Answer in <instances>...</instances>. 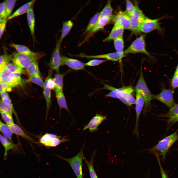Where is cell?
I'll return each mask as SVG.
<instances>
[{
    "label": "cell",
    "instance_id": "cell-1",
    "mask_svg": "<svg viewBox=\"0 0 178 178\" xmlns=\"http://www.w3.org/2000/svg\"><path fill=\"white\" fill-rule=\"evenodd\" d=\"M44 55V54L42 52H34L30 55L18 52L14 55L12 61L14 64L19 68H26L33 62L38 61Z\"/></svg>",
    "mask_w": 178,
    "mask_h": 178
},
{
    "label": "cell",
    "instance_id": "cell-2",
    "mask_svg": "<svg viewBox=\"0 0 178 178\" xmlns=\"http://www.w3.org/2000/svg\"><path fill=\"white\" fill-rule=\"evenodd\" d=\"M177 131L160 141L155 146L149 149L151 152H158L162 156L163 159L165 158L167 153L171 146L178 140Z\"/></svg>",
    "mask_w": 178,
    "mask_h": 178
},
{
    "label": "cell",
    "instance_id": "cell-3",
    "mask_svg": "<svg viewBox=\"0 0 178 178\" xmlns=\"http://www.w3.org/2000/svg\"><path fill=\"white\" fill-rule=\"evenodd\" d=\"M136 92L141 94L145 101V110L150 107L153 95L152 94L145 81L143 73L142 65H141L139 77L135 88Z\"/></svg>",
    "mask_w": 178,
    "mask_h": 178
},
{
    "label": "cell",
    "instance_id": "cell-4",
    "mask_svg": "<svg viewBox=\"0 0 178 178\" xmlns=\"http://www.w3.org/2000/svg\"><path fill=\"white\" fill-rule=\"evenodd\" d=\"M85 145L84 144L77 154L74 157L67 158L59 156H58L59 158L66 161L69 164L77 178H83L82 166Z\"/></svg>",
    "mask_w": 178,
    "mask_h": 178
},
{
    "label": "cell",
    "instance_id": "cell-5",
    "mask_svg": "<svg viewBox=\"0 0 178 178\" xmlns=\"http://www.w3.org/2000/svg\"><path fill=\"white\" fill-rule=\"evenodd\" d=\"M125 55L130 53H142L149 56V53L146 50L144 36L142 35L134 40L125 50L124 51Z\"/></svg>",
    "mask_w": 178,
    "mask_h": 178
},
{
    "label": "cell",
    "instance_id": "cell-6",
    "mask_svg": "<svg viewBox=\"0 0 178 178\" xmlns=\"http://www.w3.org/2000/svg\"><path fill=\"white\" fill-rule=\"evenodd\" d=\"M137 4H135V9L130 16V30L134 32H138L142 24L146 18V17L140 9Z\"/></svg>",
    "mask_w": 178,
    "mask_h": 178
},
{
    "label": "cell",
    "instance_id": "cell-7",
    "mask_svg": "<svg viewBox=\"0 0 178 178\" xmlns=\"http://www.w3.org/2000/svg\"><path fill=\"white\" fill-rule=\"evenodd\" d=\"M174 92L171 89L163 88L160 93L153 95L152 99L159 101L171 108L176 104L174 98Z\"/></svg>",
    "mask_w": 178,
    "mask_h": 178
},
{
    "label": "cell",
    "instance_id": "cell-8",
    "mask_svg": "<svg viewBox=\"0 0 178 178\" xmlns=\"http://www.w3.org/2000/svg\"><path fill=\"white\" fill-rule=\"evenodd\" d=\"M69 141L68 139L61 137L56 134L46 133L41 138L40 142L42 145L47 147H56L60 143Z\"/></svg>",
    "mask_w": 178,
    "mask_h": 178
},
{
    "label": "cell",
    "instance_id": "cell-9",
    "mask_svg": "<svg viewBox=\"0 0 178 178\" xmlns=\"http://www.w3.org/2000/svg\"><path fill=\"white\" fill-rule=\"evenodd\" d=\"M170 17H165L160 18L152 19L147 17L139 29L138 32H141L145 33H149L155 30L162 31V29L159 22L160 20L165 18Z\"/></svg>",
    "mask_w": 178,
    "mask_h": 178
},
{
    "label": "cell",
    "instance_id": "cell-10",
    "mask_svg": "<svg viewBox=\"0 0 178 178\" xmlns=\"http://www.w3.org/2000/svg\"><path fill=\"white\" fill-rule=\"evenodd\" d=\"M125 55L124 51L122 52H112L97 55H89L84 53H80L75 56L87 58H102L113 61L120 60L124 57Z\"/></svg>",
    "mask_w": 178,
    "mask_h": 178
},
{
    "label": "cell",
    "instance_id": "cell-11",
    "mask_svg": "<svg viewBox=\"0 0 178 178\" xmlns=\"http://www.w3.org/2000/svg\"><path fill=\"white\" fill-rule=\"evenodd\" d=\"M104 86L100 89H107L111 91L105 95V97L118 98L123 103L127 105L126 95V94L128 93L125 92L124 87L119 88H117L107 84H104Z\"/></svg>",
    "mask_w": 178,
    "mask_h": 178
},
{
    "label": "cell",
    "instance_id": "cell-12",
    "mask_svg": "<svg viewBox=\"0 0 178 178\" xmlns=\"http://www.w3.org/2000/svg\"><path fill=\"white\" fill-rule=\"evenodd\" d=\"M135 102V110L136 113V121L133 134L139 136L138 124L139 118L143 106L145 101L141 94L139 92H136Z\"/></svg>",
    "mask_w": 178,
    "mask_h": 178
},
{
    "label": "cell",
    "instance_id": "cell-13",
    "mask_svg": "<svg viewBox=\"0 0 178 178\" xmlns=\"http://www.w3.org/2000/svg\"><path fill=\"white\" fill-rule=\"evenodd\" d=\"M61 45L57 41L49 63V65L51 69L55 70L58 72H59V67L61 66V56L60 51Z\"/></svg>",
    "mask_w": 178,
    "mask_h": 178
},
{
    "label": "cell",
    "instance_id": "cell-14",
    "mask_svg": "<svg viewBox=\"0 0 178 178\" xmlns=\"http://www.w3.org/2000/svg\"><path fill=\"white\" fill-rule=\"evenodd\" d=\"M106 117L105 115L97 113L89 123L84 126L83 130L85 131L89 129L91 133L96 131L98 130L99 126L106 119Z\"/></svg>",
    "mask_w": 178,
    "mask_h": 178
},
{
    "label": "cell",
    "instance_id": "cell-15",
    "mask_svg": "<svg viewBox=\"0 0 178 178\" xmlns=\"http://www.w3.org/2000/svg\"><path fill=\"white\" fill-rule=\"evenodd\" d=\"M114 23H117L124 29H130L131 23L129 15L125 11L118 12L112 19Z\"/></svg>",
    "mask_w": 178,
    "mask_h": 178
},
{
    "label": "cell",
    "instance_id": "cell-16",
    "mask_svg": "<svg viewBox=\"0 0 178 178\" xmlns=\"http://www.w3.org/2000/svg\"><path fill=\"white\" fill-rule=\"evenodd\" d=\"M66 65L71 69L75 70L84 69L85 63L76 59L61 56V66Z\"/></svg>",
    "mask_w": 178,
    "mask_h": 178
},
{
    "label": "cell",
    "instance_id": "cell-17",
    "mask_svg": "<svg viewBox=\"0 0 178 178\" xmlns=\"http://www.w3.org/2000/svg\"><path fill=\"white\" fill-rule=\"evenodd\" d=\"M21 74L10 72L6 78L5 83H7L11 88L23 85L24 81L21 78Z\"/></svg>",
    "mask_w": 178,
    "mask_h": 178
},
{
    "label": "cell",
    "instance_id": "cell-18",
    "mask_svg": "<svg viewBox=\"0 0 178 178\" xmlns=\"http://www.w3.org/2000/svg\"><path fill=\"white\" fill-rule=\"evenodd\" d=\"M0 141L4 149V159L5 160H6L8 151L10 150L14 152L16 151L18 147L16 144L1 134H0Z\"/></svg>",
    "mask_w": 178,
    "mask_h": 178
},
{
    "label": "cell",
    "instance_id": "cell-19",
    "mask_svg": "<svg viewBox=\"0 0 178 178\" xmlns=\"http://www.w3.org/2000/svg\"><path fill=\"white\" fill-rule=\"evenodd\" d=\"M35 0H32L23 5L17 9L8 18L9 20L26 13L33 6Z\"/></svg>",
    "mask_w": 178,
    "mask_h": 178
},
{
    "label": "cell",
    "instance_id": "cell-20",
    "mask_svg": "<svg viewBox=\"0 0 178 178\" xmlns=\"http://www.w3.org/2000/svg\"><path fill=\"white\" fill-rule=\"evenodd\" d=\"M124 28L119 24L114 23V25L108 36L103 41L107 42L117 38L123 35Z\"/></svg>",
    "mask_w": 178,
    "mask_h": 178
},
{
    "label": "cell",
    "instance_id": "cell-21",
    "mask_svg": "<svg viewBox=\"0 0 178 178\" xmlns=\"http://www.w3.org/2000/svg\"><path fill=\"white\" fill-rule=\"evenodd\" d=\"M7 125L10 129L12 134L19 136L31 142H35L32 138L26 134L20 127L14 123Z\"/></svg>",
    "mask_w": 178,
    "mask_h": 178
},
{
    "label": "cell",
    "instance_id": "cell-22",
    "mask_svg": "<svg viewBox=\"0 0 178 178\" xmlns=\"http://www.w3.org/2000/svg\"><path fill=\"white\" fill-rule=\"evenodd\" d=\"M111 17L99 18L96 24L93 28L89 32V34L86 38L89 37L92 34L99 30L103 28L113 18Z\"/></svg>",
    "mask_w": 178,
    "mask_h": 178
},
{
    "label": "cell",
    "instance_id": "cell-23",
    "mask_svg": "<svg viewBox=\"0 0 178 178\" xmlns=\"http://www.w3.org/2000/svg\"><path fill=\"white\" fill-rule=\"evenodd\" d=\"M33 6L26 13L28 25L31 35L33 38L34 37L35 19Z\"/></svg>",
    "mask_w": 178,
    "mask_h": 178
},
{
    "label": "cell",
    "instance_id": "cell-24",
    "mask_svg": "<svg viewBox=\"0 0 178 178\" xmlns=\"http://www.w3.org/2000/svg\"><path fill=\"white\" fill-rule=\"evenodd\" d=\"M73 25V22L70 20L63 22L61 35L59 39L57 41L60 45L63 40L70 31Z\"/></svg>",
    "mask_w": 178,
    "mask_h": 178
},
{
    "label": "cell",
    "instance_id": "cell-25",
    "mask_svg": "<svg viewBox=\"0 0 178 178\" xmlns=\"http://www.w3.org/2000/svg\"><path fill=\"white\" fill-rule=\"evenodd\" d=\"M55 91L57 102L60 108V111H61L62 109L63 108L66 110L70 114L63 90Z\"/></svg>",
    "mask_w": 178,
    "mask_h": 178
},
{
    "label": "cell",
    "instance_id": "cell-26",
    "mask_svg": "<svg viewBox=\"0 0 178 178\" xmlns=\"http://www.w3.org/2000/svg\"><path fill=\"white\" fill-rule=\"evenodd\" d=\"M96 152L95 151L93 153L91 159L89 161H88L86 159L84 156L83 158L89 169L90 178H98L93 166L94 158L96 155Z\"/></svg>",
    "mask_w": 178,
    "mask_h": 178
},
{
    "label": "cell",
    "instance_id": "cell-27",
    "mask_svg": "<svg viewBox=\"0 0 178 178\" xmlns=\"http://www.w3.org/2000/svg\"><path fill=\"white\" fill-rule=\"evenodd\" d=\"M63 74H61L58 72L56 73L53 78L55 84V91H58L63 90Z\"/></svg>",
    "mask_w": 178,
    "mask_h": 178
},
{
    "label": "cell",
    "instance_id": "cell-28",
    "mask_svg": "<svg viewBox=\"0 0 178 178\" xmlns=\"http://www.w3.org/2000/svg\"><path fill=\"white\" fill-rule=\"evenodd\" d=\"M0 130L4 136L12 142L13 134L9 126L0 120Z\"/></svg>",
    "mask_w": 178,
    "mask_h": 178
},
{
    "label": "cell",
    "instance_id": "cell-29",
    "mask_svg": "<svg viewBox=\"0 0 178 178\" xmlns=\"http://www.w3.org/2000/svg\"><path fill=\"white\" fill-rule=\"evenodd\" d=\"M26 71L29 76L40 75V72L38 61H35L26 68Z\"/></svg>",
    "mask_w": 178,
    "mask_h": 178
},
{
    "label": "cell",
    "instance_id": "cell-30",
    "mask_svg": "<svg viewBox=\"0 0 178 178\" xmlns=\"http://www.w3.org/2000/svg\"><path fill=\"white\" fill-rule=\"evenodd\" d=\"M13 55L7 53L0 56V73L4 69L12 59Z\"/></svg>",
    "mask_w": 178,
    "mask_h": 178
},
{
    "label": "cell",
    "instance_id": "cell-31",
    "mask_svg": "<svg viewBox=\"0 0 178 178\" xmlns=\"http://www.w3.org/2000/svg\"><path fill=\"white\" fill-rule=\"evenodd\" d=\"M9 46L15 48L18 53H20L30 55L34 52L26 46L22 45L12 43L10 44Z\"/></svg>",
    "mask_w": 178,
    "mask_h": 178
},
{
    "label": "cell",
    "instance_id": "cell-32",
    "mask_svg": "<svg viewBox=\"0 0 178 178\" xmlns=\"http://www.w3.org/2000/svg\"><path fill=\"white\" fill-rule=\"evenodd\" d=\"M113 9L110 0H108L103 9L100 12L99 18L111 17H113L112 12Z\"/></svg>",
    "mask_w": 178,
    "mask_h": 178
},
{
    "label": "cell",
    "instance_id": "cell-33",
    "mask_svg": "<svg viewBox=\"0 0 178 178\" xmlns=\"http://www.w3.org/2000/svg\"><path fill=\"white\" fill-rule=\"evenodd\" d=\"M113 43L116 52H123L124 48L123 35L114 40Z\"/></svg>",
    "mask_w": 178,
    "mask_h": 178
},
{
    "label": "cell",
    "instance_id": "cell-34",
    "mask_svg": "<svg viewBox=\"0 0 178 178\" xmlns=\"http://www.w3.org/2000/svg\"><path fill=\"white\" fill-rule=\"evenodd\" d=\"M178 115V104H175L170 108L168 112L165 114L160 115L161 117L172 118Z\"/></svg>",
    "mask_w": 178,
    "mask_h": 178
},
{
    "label": "cell",
    "instance_id": "cell-35",
    "mask_svg": "<svg viewBox=\"0 0 178 178\" xmlns=\"http://www.w3.org/2000/svg\"><path fill=\"white\" fill-rule=\"evenodd\" d=\"M26 81L33 83L43 89L44 82L39 75L29 76Z\"/></svg>",
    "mask_w": 178,
    "mask_h": 178
},
{
    "label": "cell",
    "instance_id": "cell-36",
    "mask_svg": "<svg viewBox=\"0 0 178 178\" xmlns=\"http://www.w3.org/2000/svg\"><path fill=\"white\" fill-rule=\"evenodd\" d=\"M100 15V13H96L92 18L85 29V33L89 31L95 26L98 20Z\"/></svg>",
    "mask_w": 178,
    "mask_h": 178
},
{
    "label": "cell",
    "instance_id": "cell-37",
    "mask_svg": "<svg viewBox=\"0 0 178 178\" xmlns=\"http://www.w3.org/2000/svg\"><path fill=\"white\" fill-rule=\"evenodd\" d=\"M5 68L8 69L12 72L19 73L23 74H25L26 73V71L24 69L19 68L12 63L8 64Z\"/></svg>",
    "mask_w": 178,
    "mask_h": 178
},
{
    "label": "cell",
    "instance_id": "cell-38",
    "mask_svg": "<svg viewBox=\"0 0 178 178\" xmlns=\"http://www.w3.org/2000/svg\"><path fill=\"white\" fill-rule=\"evenodd\" d=\"M16 1V0H7L5 1L6 15L7 18L11 15Z\"/></svg>",
    "mask_w": 178,
    "mask_h": 178
},
{
    "label": "cell",
    "instance_id": "cell-39",
    "mask_svg": "<svg viewBox=\"0 0 178 178\" xmlns=\"http://www.w3.org/2000/svg\"><path fill=\"white\" fill-rule=\"evenodd\" d=\"M0 113L3 120L7 125L14 123L12 114L7 113L0 111Z\"/></svg>",
    "mask_w": 178,
    "mask_h": 178
},
{
    "label": "cell",
    "instance_id": "cell-40",
    "mask_svg": "<svg viewBox=\"0 0 178 178\" xmlns=\"http://www.w3.org/2000/svg\"><path fill=\"white\" fill-rule=\"evenodd\" d=\"M3 112L12 114L15 112L14 108H12L0 100V112Z\"/></svg>",
    "mask_w": 178,
    "mask_h": 178
},
{
    "label": "cell",
    "instance_id": "cell-41",
    "mask_svg": "<svg viewBox=\"0 0 178 178\" xmlns=\"http://www.w3.org/2000/svg\"><path fill=\"white\" fill-rule=\"evenodd\" d=\"M0 96L1 100L4 103L10 107L14 108L11 100L6 92L0 93Z\"/></svg>",
    "mask_w": 178,
    "mask_h": 178
},
{
    "label": "cell",
    "instance_id": "cell-42",
    "mask_svg": "<svg viewBox=\"0 0 178 178\" xmlns=\"http://www.w3.org/2000/svg\"><path fill=\"white\" fill-rule=\"evenodd\" d=\"M0 17L3 20L7 18L6 12L5 1L0 3Z\"/></svg>",
    "mask_w": 178,
    "mask_h": 178
},
{
    "label": "cell",
    "instance_id": "cell-43",
    "mask_svg": "<svg viewBox=\"0 0 178 178\" xmlns=\"http://www.w3.org/2000/svg\"><path fill=\"white\" fill-rule=\"evenodd\" d=\"M107 61L106 60L94 59L85 63V66H97Z\"/></svg>",
    "mask_w": 178,
    "mask_h": 178
},
{
    "label": "cell",
    "instance_id": "cell-44",
    "mask_svg": "<svg viewBox=\"0 0 178 178\" xmlns=\"http://www.w3.org/2000/svg\"><path fill=\"white\" fill-rule=\"evenodd\" d=\"M171 86L173 90L178 87V73L174 72L171 80Z\"/></svg>",
    "mask_w": 178,
    "mask_h": 178
},
{
    "label": "cell",
    "instance_id": "cell-45",
    "mask_svg": "<svg viewBox=\"0 0 178 178\" xmlns=\"http://www.w3.org/2000/svg\"><path fill=\"white\" fill-rule=\"evenodd\" d=\"M126 11H125L129 16L134 11L135 9V5H134L129 0L126 2Z\"/></svg>",
    "mask_w": 178,
    "mask_h": 178
},
{
    "label": "cell",
    "instance_id": "cell-46",
    "mask_svg": "<svg viewBox=\"0 0 178 178\" xmlns=\"http://www.w3.org/2000/svg\"><path fill=\"white\" fill-rule=\"evenodd\" d=\"M158 163L161 174V178H168L166 172L162 166L159 159V154L157 153H155Z\"/></svg>",
    "mask_w": 178,
    "mask_h": 178
},
{
    "label": "cell",
    "instance_id": "cell-47",
    "mask_svg": "<svg viewBox=\"0 0 178 178\" xmlns=\"http://www.w3.org/2000/svg\"><path fill=\"white\" fill-rule=\"evenodd\" d=\"M9 85L6 83H0V94L6 92V90L10 91L11 90Z\"/></svg>",
    "mask_w": 178,
    "mask_h": 178
},
{
    "label": "cell",
    "instance_id": "cell-48",
    "mask_svg": "<svg viewBox=\"0 0 178 178\" xmlns=\"http://www.w3.org/2000/svg\"><path fill=\"white\" fill-rule=\"evenodd\" d=\"M7 22V19L4 20L0 24V39L4 32Z\"/></svg>",
    "mask_w": 178,
    "mask_h": 178
},
{
    "label": "cell",
    "instance_id": "cell-49",
    "mask_svg": "<svg viewBox=\"0 0 178 178\" xmlns=\"http://www.w3.org/2000/svg\"><path fill=\"white\" fill-rule=\"evenodd\" d=\"M178 121V115L173 118H169L167 121L168 123L170 124H174Z\"/></svg>",
    "mask_w": 178,
    "mask_h": 178
},
{
    "label": "cell",
    "instance_id": "cell-50",
    "mask_svg": "<svg viewBox=\"0 0 178 178\" xmlns=\"http://www.w3.org/2000/svg\"><path fill=\"white\" fill-rule=\"evenodd\" d=\"M174 50L175 51L177 55L178 56V52L175 50V49L174 48ZM175 73H178V64L176 67V68L174 72Z\"/></svg>",
    "mask_w": 178,
    "mask_h": 178
},
{
    "label": "cell",
    "instance_id": "cell-51",
    "mask_svg": "<svg viewBox=\"0 0 178 178\" xmlns=\"http://www.w3.org/2000/svg\"><path fill=\"white\" fill-rule=\"evenodd\" d=\"M4 20H3L0 17V24Z\"/></svg>",
    "mask_w": 178,
    "mask_h": 178
},
{
    "label": "cell",
    "instance_id": "cell-52",
    "mask_svg": "<svg viewBox=\"0 0 178 178\" xmlns=\"http://www.w3.org/2000/svg\"></svg>",
    "mask_w": 178,
    "mask_h": 178
},
{
    "label": "cell",
    "instance_id": "cell-53",
    "mask_svg": "<svg viewBox=\"0 0 178 178\" xmlns=\"http://www.w3.org/2000/svg\"></svg>",
    "mask_w": 178,
    "mask_h": 178
}]
</instances>
